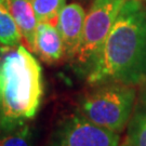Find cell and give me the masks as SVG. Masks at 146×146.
<instances>
[{
    "label": "cell",
    "instance_id": "obj_3",
    "mask_svg": "<svg viewBox=\"0 0 146 146\" xmlns=\"http://www.w3.org/2000/svg\"><path fill=\"white\" fill-rule=\"evenodd\" d=\"M136 95L134 86L119 82L101 84L80 101L78 113L101 128L121 133L133 114Z\"/></svg>",
    "mask_w": 146,
    "mask_h": 146
},
{
    "label": "cell",
    "instance_id": "obj_8",
    "mask_svg": "<svg viewBox=\"0 0 146 146\" xmlns=\"http://www.w3.org/2000/svg\"><path fill=\"white\" fill-rule=\"evenodd\" d=\"M36 53L48 64L58 62L65 54L62 37L56 25L41 22L37 28Z\"/></svg>",
    "mask_w": 146,
    "mask_h": 146
},
{
    "label": "cell",
    "instance_id": "obj_7",
    "mask_svg": "<svg viewBox=\"0 0 146 146\" xmlns=\"http://www.w3.org/2000/svg\"><path fill=\"white\" fill-rule=\"evenodd\" d=\"M5 5L14 17L26 46L31 52L36 53V35L39 21L31 0H7Z\"/></svg>",
    "mask_w": 146,
    "mask_h": 146
},
{
    "label": "cell",
    "instance_id": "obj_5",
    "mask_svg": "<svg viewBox=\"0 0 146 146\" xmlns=\"http://www.w3.org/2000/svg\"><path fill=\"white\" fill-rule=\"evenodd\" d=\"M119 143L120 133L94 125L77 111L58 125L50 146H120Z\"/></svg>",
    "mask_w": 146,
    "mask_h": 146
},
{
    "label": "cell",
    "instance_id": "obj_15",
    "mask_svg": "<svg viewBox=\"0 0 146 146\" xmlns=\"http://www.w3.org/2000/svg\"><path fill=\"white\" fill-rule=\"evenodd\" d=\"M7 0H0V5H2V3H5Z\"/></svg>",
    "mask_w": 146,
    "mask_h": 146
},
{
    "label": "cell",
    "instance_id": "obj_1",
    "mask_svg": "<svg viewBox=\"0 0 146 146\" xmlns=\"http://www.w3.org/2000/svg\"><path fill=\"white\" fill-rule=\"evenodd\" d=\"M90 84L146 82V5L128 0L86 76Z\"/></svg>",
    "mask_w": 146,
    "mask_h": 146
},
{
    "label": "cell",
    "instance_id": "obj_11",
    "mask_svg": "<svg viewBox=\"0 0 146 146\" xmlns=\"http://www.w3.org/2000/svg\"><path fill=\"white\" fill-rule=\"evenodd\" d=\"M33 131L28 123L0 129V146H31Z\"/></svg>",
    "mask_w": 146,
    "mask_h": 146
},
{
    "label": "cell",
    "instance_id": "obj_9",
    "mask_svg": "<svg viewBox=\"0 0 146 146\" xmlns=\"http://www.w3.org/2000/svg\"><path fill=\"white\" fill-rule=\"evenodd\" d=\"M141 86L133 114L127 127V140L131 146H146V82Z\"/></svg>",
    "mask_w": 146,
    "mask_h": 146
},
{
    "label": "cell",
    "instance_id": "obj_6",
    "mask_svg": "<svg viewBox=\"0 0 146 146\" xmlns=\"http://www.w3.org/2000/svg\"><path fill=\"white\" fill-rule=\"evenodd\" d=\"M87 13L77 2L66 5L58 17L56 27L62 37L64 51L69 58H75L84 39Z\"/></svg>",
    "mask_w": 146,
    "mask_h": 146
},
{
    "label": "cell",
    "instance_id": "obj_16",
    "mask_svg": "<svg viewBox=\"0 0 146 146\" xmlns=\"http://www.w3.org/2000/svg\"><path fill=\"white\" fill-rule=\"evenodd\" d=\"M142 1H145V0H142Z\"/></svg>",
    "mask_w": 146,
    "mask_h": 146
},
{
    "label": "cell",
    "instance_id": "obj_4",
    "mask_svg": "<svg viewBox=\"0 0 146 146\" xmlns=\"http://www.w3.org/2000/svg\"><path fill=\"white\" fill-rule=\"evenodd\" d=\"M128 0H93L86 16L84 39L76 55L77 70L87 76L92 63Z\"/></svg>",
    "mask_w": 146,
    "mask_h": 146
},
{
    "label": "cell",
    "instance_id": "obj_2",
    "mask_svg": "<svg viewBox=\"0 0 146 146\" xmlns=\"http://www.w3.org/2000/svg\"><path fill=\"white\" fill-rule=\"evenodd\" d=\"M43 96L42 68L25 46L8 51L0 62V129L33 119Z\"/></svg>",
    "mask_w": 146,
    "mask_h": 146
},
{
    "label": "cell",
    "instance_id": "obj_10",
    "mask_svg": "<svg viewBox=\"0 0 146 146\" xmlns=\"http://www.w3.org/2000/svg\"><path fill=\"white\" fill-rule=\"evenodd\" d=\"M23 36L7 5H0V43L8 48L21 44Z\"/></svg>",
    "mask_w": 146,
    "mask_h": 146
},
{
    "label": "cell",
    "instance_id": "obj_12",
    "mask_svg": "<svg viewBox=\"0 0 146 146\" xmlns=\"http://www.w3.org/2000/svg\"><path fill=\"white\" fill-rule=\"evenodd\" d=\"M39 23H56L58 17L66 5L65 0H31Z\"/></svg>",
    "mask_w": 146,
    "mask_h": 146
},
{
    "label": "cell",
    "instance_id": "obj_13",
    "mask_svg": "<svg viewBox=\"0 0 146 146\" xmlns=\"http://www.w3.org/2000/svg\"><path fill=\"white\" fill-rule=\"evenodd\" d=\"M11 49H13V48H8V47H5V46H3V44H1V43H0V62L2 61V58H3V56L7 54V52H8V51H10Z\"/></svg>",
    "mask_w": 146,
    "mask_h": 146
},
{
    "label": "cell",
    "instance_id": "obj_14",
    "mask_svg": "<svg viewBox=\"0 0 146 146\" xmlns=\"http://www.w3.org/2000/svg\"><path fill=\"white\" fill-rule=\"evenodd\" d=\"M120 146H131V145H130V143L128 142V140L125 139V141H123V143H122V144H121Z\"/></svg>",
    "mask_w": 146,
    "mask_h": 146
}]
</instances>
